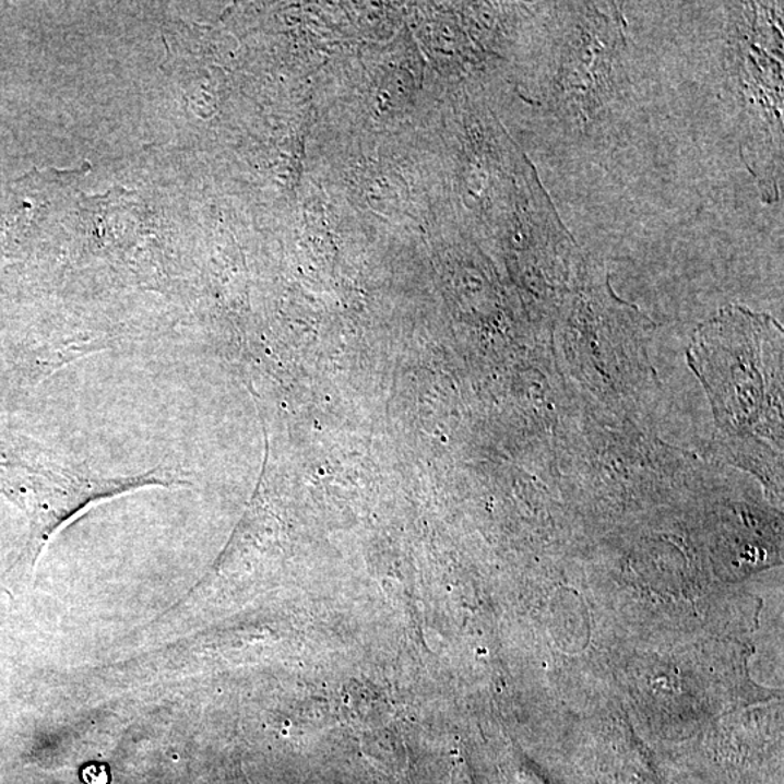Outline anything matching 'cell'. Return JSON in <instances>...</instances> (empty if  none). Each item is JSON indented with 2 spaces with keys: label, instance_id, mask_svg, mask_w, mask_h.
Returning a JSON list of instances; mask_svg holds the SVG:
<instances>
[{
  "label": "cell",
  "instance_id": "cell-1",
  "mask_svg": "<svg viewBox=\"0 0 784 784\" xmlns=\"http://www.w3.org/2000/svg\"><path fill=\"white\" fill-rule=\"evenodd\" d=\"M687 355L706 389L722 444L755 474L782 478L781 325L746 307H725L699 325Z\"/></svg>",
  "mask_w": 784,
  "mask_h": 784
},
{
  "label": "cell",
  "instance_id": "cell-2",
  "mask_svg": "<svg viewBox=\"0 0 784 784\" xmlns=\"http://www.w3.org/2000/svg\"><path fill=\"white\" fill-rule=\"evenodd\" d=\"M726 69L741 126V156L768 204L783 179V4L730 9Z\"/></svg>",
  "mask_w": 784,
  "mask_h": 784
},
{
  "label": "cell",
  "instance_id": "cell-3",
  "mask_svg": "<svg viewBox=\"0 0 784 784\" xmlns=\"http://www.w3.org/2000/svg\"><path fill=\"white\" fill-rule=\"evenodd\" d=\"M627 22L616 3H563L555 8L553 76L555 114L577 127L605 116L627 86Z\"/></svg>",
  "mask_w": 784,
  "mask_h": 784
},
{
  "label": "cell",
  "instance_id": "cell-4",
  "mask_svg": "<svg viewBox=\"0 0 784 784\" xmlns=\"http://www.w3.org/2000/svg\"><path fill=\"white\" fill-rule=\"evenodd\" d=\"M82 776L86 784H108V773L104 765H87Z\"/></svg>",
  "mask_w": 784,
  "mask_h": 784
}]
</instances>
